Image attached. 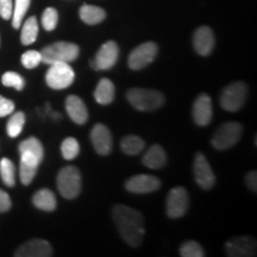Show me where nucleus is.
Returning a JSON list of instances; mask_svg holds the SVG:
<instances>
[{"label": "nucleus", "mask_w": 257, "mask_h": 257, "mask_svg": "<svg viewBox=\"0 0 257 257\" xmlns=\"http://www.w3.org/2000/svg\"><path fill=\"white\" fill-rule=\"evenodd\" d=\"M112 218L120 237L130 246L137 248L142 244L144 233V218L141 212L125 205L117 204L112 208Z\"/></svg>", "instance_id": "f257e3e1"}, {"label": "nucleus", "mask_w": 257, "mask_h": 257, "mask_svg": "<svg viewBox=\"0 0 257 257\" xmlns=\"http://www.w3.org/2000/svg\"><path fill=\"white\" fill-rule=\"evenodd\" d=\"M126 99L138 111H155L165 104L163 93L150 88H131L126 93Z\"/></svg>", "instance_id": "f03ea898"}, {"label": "nucleus", "mask_w": 257, "mask_h": 257, "mask_svg": "<svg viewBox=\"0 0 257 257\" xmlns=\"http://www.w3.org/2000/svg\"><path fill=\"white\" fill-rule=\"evenodd\" d=\"M42 62L53 64L56 62H73L80 55V48L70 42H55L41 50Z\"/></svg>", "instance_id": "7ed1b4c3"}, {"label": "nucleus", "mask_w": 257, "mask_h": 257, "mask_svg": "<svg viewBox=\"0 0 257 257\" xmlns=\"http://www.w3.org/2000/svg\"><path fill=\"white\" fill-rule=\"evenodd\" d=\"M56 184L57 189L63 198L68 200L75 199L81 192V173L75 166L63 167L57 174Z\"/></svg>", "instance_id": "20e7f679"}, {"label": "nucleus", "mask_w": 257, "mask_h": 257, "mask_svg": "<svg viewBox=\"0 0 257 257\" xmlns=\"http://www.w3.org/2000/svg\"><path fill=\"white\" fill-rule=\"evenodd\" d=\"M242 124L236 123V121L225 123L218 127V130L214 133L213 137H212L211 143L214 149L220 150V152L227 150L239 142L240 137H242Z\"/></svg>", "instance_id": "39448f33"}, {"label": "nucleus", "mask_w": 257, "mask_h": 257, "mask_svg": "<svg viewBox=\"0 0 257 257\" xmlns=\"http://www.w3.org/2000/svg\"><path fill=\"white\" fill-rule=\"evenodd\" d=\"M246 95H248V87L242 81H236L230 83L223 89L220 94V106L225 111L237 112L245 104Z\"/></svg>", "instance_id": "423d86ee"}, {"label": "nucleus", "mask_w": 257, "mask_h": 257, "mask_svg": "<svg viewBox=\"0 0 257 257\" xmlns=\"http://www.w3.org/2000/svg\"><path fill=\"white\" fill-rule=\"evenodd\" d=\"M75 73L69 63L56 62L50 64L46 75L47 85L53 89H64L68 88L74 82Z\"/></svg>", "instance_id": "0eeeda50"}, {"label": "nucleus", "mask_w": 257, "mask_h": 257, "mask_svg": "<svg viewBox=\"0 0 257 257\" xmlns=\"http://www.w3.org/2000/svg\"><path fill=\"white\" fill-rule=\"evenodd\" d=\"M159 53V47L155 42H146L131 51L127 59L128 68L133 70H141L149 66L155 60Z\"/></svg>", "instance_id": "6e6552de"}, {"label": "nucleus", "mask_w": 257, "mask_h": 257, "mask_svg": "<svg viewBox=\"0 0 257 257\" xmlns=\"http://www.w3.org/2000/svg\"><path fill=\"white\" fill-rule=\"evenodd\" d=\"M119 48L114 41H107L98 50L94 59L89 61V66L94 70H108L117 63Z\"/></svg>", "instance_id": "1a4fd4ad"}, {"label": "nucleus", "mask_w": 257, "mask_h": 257, "mask_svg": "<svg viewBox=\"0 0 257 257\" xmlns=\"http://www.w3.org/2000/svg\"><path fill=\"white\" fill-rule=\"evenodd\" d=\"M189 206L188 192L184 187H175L170 189L167 197V216L172 219L184 217Z\"/></svg>", "instance_id": "9d476101"}, {"label": "nucleus", "mask_w": 257, "mask_h": 257, "mask_svg": "<svg viewBox=\"0 0 257 257\" xmlns=\"http://www.w3.org/2000/svg\"><path fill=\"white\" fill-rule=\"evenodd\" d=\"M193 173H194L195 181L202 189H211L216 184V176L204 154H195Z\"/></svg>", "instance_id": "9b49d317"}, {"label": "nucleus", "mask_w": 257, "mask_h": 257, "mask_svg": "<svg viewBox=\"0 0 257 257\" xmlns=\"http://www.w3.org/2000/svg\"><path fill=\"white\" fill-rule=\"evenodd\" d=\"M161 187V181L156 176L149 174L134 175L125 182V188L127 192L135 194H147L155 192Z\"/></svg>", "instance_id": "f8f14e48"}, {"label": "nucleus", "mask_w": 257, "mask_h": 257, "mask_svg": "<svg viewBox=\"0 0 257 257\" xmlns=\"http://www.w3.org/2000/svg\"><path fill=\"white\" fill-rule=\"evenodd\" d=\"M91 141L99 155L106 156L112 152L113 140L110 128L104 124H95L91 131Z\"/></svg>", "instance_id": "ddd939ff"}, {"label": "nucleus", "mask_w": 257, "mask_h": 257, "mask_svg": "<svg viewBox=\"0 0 257 257\" xmlns=\"http://www.w3.org/2000/svg\"><path fill=\"white\" fill-rule=\"evenodd\" d=\"M256 252V240L251 237H234L225 244V253L230 257L253 256Z\"/></svg>", "instance_id": "4468645a"}, {"label": "nucleus", "mask_w": 257, "mask_h": 257, "mask_svg": "<svg viewBox=\"0 0 257 257\" xmlns=\"http://www.w3.org/2000/svg\"><path fill=\"white\" fill-rule=\"evenodd\" d=\"M213 117V107L210 95L201 93L193 104V119L199 126H206Z\"/></svg>", "instance_id": "2eb2a0df"}, {"label": "nucleus", "mask_w": 257, "mask_h": 257, "mask_svg": "<svg viewBox=\"0 0 257 257\" xmlns=\"http://www.w3.org/2000/svg\"><path fill=\"white\" fill-rule=\"evenodd\" d=\"M50 243L44 239H31L19 246L15 252L16 257H49L53 256Z\"/></svg>", "instance_id": "dca6fc26"}, {"label": "nucleus", "mask_w": 257, "mask_h": 257, "mask_svg": "<svg viewBox=\"0 0 257 257\" xmlns=\"http://www.w3.org/2000/svg\"><path fill=\"white\" fill-rule=\"evenodd\" d=\"M214 34L211 28L200 27L193 35V47L199 55L208 56L214 48Z\"/></svg>", "instance_id": "f3484780"}, {"label": "nucleus", "mask_w": 257, "mask_h": 257, "mask_svg": "<svg viewBox=\"0 0 257 257\" xmlns=\"http://www.w3.org/2000/svg\"><path fill=\"white\" fill-rule=\"evenodd\" d=\"M66 110L74 123L82 125L88 120L87 106L78 95H68L66 99Z\"/></svg>", "instance_id": "a211bd4d"}, {"label": "nucleus", "mask_w": 257, "mask_h": 257, "mask_svg": "<svg viewBox=\"0 0 257 257\" xmlns=\"http://www.w3.org/2000/svg\"><path fill=\"white\" fill-rule=\"evenodd\" d=\"M143 165L150 169H161L166 166L167 155L163 148L159 144H154L147 150L142 159Z\"/></svg>", "instance_id": "6ab92c4d"}, {"label": "nucleus", "mask_w": 257, "mask_h": 257, "mask_svg": "<svg viewBox=\"0 0 257 257\" xmlns=\"http://www.w3.org/2000/svg\"><path fill=\"white\" fill-rule=\"evenodd\" d=\"M32 204L38 210L46 211V212H53L57 206L56 197L50 189L43 188L37 191L32 197Z\"/></svg>", "instance_id": "aec40b11"}, {"label": "nucleus", "mask_w": 257, "mask_h": 257, "mask_svg": "<svg viewBox=\"0 0 257 257\" xmlns=\"http://www.w3.org/2000/svg\"><path fill=\"white\" fill-rule=\"evenodd\" d=\"M115 88L113 82L110 79H101L96 85L94 91V99L98 104L108 105L113 101Z\"/></svg>", "instance_id": "412c9836"}, {"label": "nucleus", "mask_w": 257, "mask_h": 257, "mask_svg": "<svg viewBox=\"0 0 257 257\" xmlns=\"http://www.w3.org/2000/svg\"><path fill=\"white\" fill-rule=\"evenodd\" d=\"M79 16L83 23L88 25H96L100 24L106 18V12L104 9L98 8V6L86 4L80 8Z\"/></svg>", "instance_id": "4be33fe9"}, {"label": "nucleus", "mask_w": 257, "mask_h": 257, "mask_svg": "<svg viewBox=\"0 0 257 257\" xmlns=\"http://www.w3.org/2000/svg\"><path fill=\"white\" fill-rule=\"evenodd\" d=\"M120 148L124 154L135 156L138 155L146 148V142L141 137L135 136V135H128V136H125L121 140Z\"/></svg>", "instance_id": "5701e85b"}, {"label": "nucleus", "mask_w": 257, "mask_h": 257, "mask_svg": "<svg viewBox=\"0 0 257 257\" xmlns=\"http://www.w3.org/2000/svg\"><path fill=\"white\" fill-rule=\"evenodd\" d=\"M38 35V23L37 18L32 17L28 18L23 24V28H22V34H21V41L22 44L24 46H30V44L35 43L37 40Z\"/></svg>", "instance_id": "b1692460"}, {"label": "nucleus", "mask_w": 257, "mask_h": 257, "mask_svg": "<svg viewBox=\"0 0 257 257\" xmlns=\"http://www.w3.org/2000/svg\"><path fill=\"white\" fill-rule=\"evenodd\" d=\"M0 176L3 182L8 187H15L16 185V167L10 159H2L0 161Z\"/></svg>", "instance_id": "393cba45"}, {"label": "nucleus", "mask_w": 257, "mask_h": 257, "mask_svg": "<svg viewBox=\"0 0 257 257\" xmlns=\"http://www.w3.org/2000/svg\"><path fill=\"white\" fill-rule=\"evenodd\" d=\"M25 124V114L24 112H16L11 115L8 121V125H6V131H8V135L11 138L18 137L19 135L23 131Z\"/></svg>", "instance_id": "a878e982"}, {"label": "nucleus", "mask_w": 257, "mask_h": 257, "mask_svg": "<svg viewBox=\"0 0 257 257\" xmlns=\"http://www.w3.org/2000/svg\"><path fill=\"white\" fill-rule=\"evenodd\" d=\"M31 0H16L15 9L12 11V27L19 29L22 27L24 16L27 15L29 8H30Z\"/></svg>", "instance_id": "bb28decb"}, {"label": "nucleus", "mask_w": 257, "mask_h": 257, "mask_svg": "<svg viewBox=\"0 0 257 257\" xmlns=\"http://www.w3.org/2000/svg\"><path fill=\"white\" fill-rule=\"evenodd\" d=\"M61 154L63 159L67 161H72L76 159L80 154V144L74 137H67L61 144Z\"/></svg>", "instance_id": "cd10ccee"}, {"label": "nucleus", "mask_w": 257, "mask_h": 257, "mask_svg": "<svg viewBox=\"0 0 257 257\" xmlns=\"http://www.w3.org/2000/svg\"><path fill=\"white\" fill-rule=\"evenodd\" d=\"M180 255L182 257H204L205 251L202 246L195 240H187L180 246Z\"/></svg>", "instance_id": "c85d7f7f"}, {"label": "nucleus", "mask_w": 257, "mask_h": 257, "mask_svg": "<svg viewBox=\"0 0 257 257\" xmlns=\"http://www.w3.org/2000/svg\"><path fill=\"white\" fill-rule=\"evenodd\" d=\"M2 83L6 87H12L17 91H22L25 86V80L22 75L16 72H6L2 76Z\"/></svg>", "instance_id": "c756f323"}, {"label": "nucleus", "mask_w": 257, "mask_h": 257, "mask_svg": "<svg viewBox=\"0 0 257 257\" xmlns=\"http://www.w3.org/2000/svg\"><path fill=\"white\" fill-rule=\"evenodd\" d=\"M59 22V12L56 9L48 8L42 15V25L47 31H53Z\"/></svg>", "instance_id": "7c9ffc66"}, {"label": "nucleus", "mask_w": 257, "mask_h": 257, "mask_svg": "<svg viewBox=\"0 0 257 257\" xmlns=\"http://www.w3.org/2000/svg\"><path fill=\"white\" fill-rule=\"evenodd\" d=\"M42 62V55L41 51L37 50H28L22 55V63L27 69H34L36 68Z\"/></svg>", "instance_id": "2f4dec72"}, {"label": "nucleus", "mask_w": 257, "mask_h": 257, "mask_svg": "<svg viewBox=\"0 0 257 257\" xmlns=\"http://www.w3.org/2000/svg\"><path fill=\"white\" fill-rule=\"evenodd\" d=\"M36 167H31L28 165H24V163H21L19 165V176H21V181L24 186L30 185L32 180L35 179V176L37 174Z\"/></svg>", "instance_id": "473e14b6"}, {"label": "nucleus", "mask_w": 257, "mask_h": 257, "mask_svg": "<svg viewBox=\"0 0 257 257\" xmlns=\"http://www.w3.org/2000/svg\"><path fill=\"white\" fill-rule=\"evenodd\" d=\"M15 111V102L0 95V118L12 114Z\"/></svg>", "instance_id": "72a5a7b5"}, {"label": "nucleus", "mask_w": 257, "mask_h": 257, "mask_svg": "<svg viewBox=\"0 0 257 257\" xmlns=\"http://www.w3.org/2000/svg\"><path fill=\"white\" fill-rule=\"evenodd\" d=\"M14 11V3L12 0H0V17L3 19H10Z\"/></svg>", "instance_id": "f704fd0d"}, {"label": "nucleus", "mask_w": 257, "mask_h": 257, "mask_svg": "<svg viewBox=\"0 0 257 257\" xmlns=\"http://www.w3.org/2000/svg\"><path fill=\"white\" fill-rule=\"evenodd\" d=\"M12 206L11 198L10 195L3 189H0V213H4V212H8Z\"/></svg>", "instance_id": "c9c22d12"}, {"label": "nucleus", "mask_w": 257, "mask_h": 257, "mask_svg": "<svg viewBox=\"0 0 257 257\" xmlns=\"http://www.w3.org/2000/svg\"><path fill=\"white\" fill-rule=\"evenodd\" d=\"M245 184L248 186L250 191L256 192L257 191V173L255 170L249 172L245 176Z\"/></svg>", "instance_id": "e433bc0d"}, {"label": "nucleus", "mask_w": 257, "mask_h": 257, "mask_svg": "<svg viewBox=\"0 0 257 257\" xmlns=\"http://www.w3.org/2000/svg\"><path fill=\"white\" fill-rule=\"evenodd\" d=\"M0 44H2V40H0Z\"/></svg>", "instance_id": "4c0bfd02"}]
</instances>
